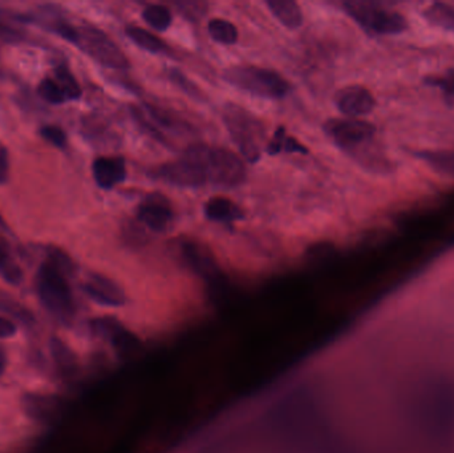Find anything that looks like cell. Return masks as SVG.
<instances>
[{"label":"cell","mask_w":454,"mask_h":453,"mask_svg":"<svg viewBox=\"0 0 454 453\" xmlns=\"http://www.w3.org/2000/svg\"><path fill=\"white\" fill-rule=\"evenodd\" d=\"M424 16L429 23L439 28L454 32V7L445 3H434L424 11Z\"/></svg>","instance_id":"ffe728a7"},{"label":"cell","mask_w":454,"mask_h":453,"mask_svg":"<svg viewBox=\"0 0 454 453\" xmlns=\"http://www.w3.org/2000/svg\"><path fill=\"white\" fill-rule=\"evenodd\" d=\"M24 414L40 425H52L61 414V401L50 394L28 393L21 398Z\"/></svg>","instance_id":"7c38bea8"},{"label":"cell","mask_w":454,"mask_h":453,"mask_svg":"<svg viewBox=\"0 0 454 453\" xmlns=\"http://www.w3.org/2000/svg\"><path fill=\"white\" fill-rule=\"evenodd\" d=\"M10 173V156L7 149L0 143V184L5 183Z\"/></svg>","instance_id":"1f68e13d"},{"label":"cell","mask_w":454,"mask_h":453,"mask_svg":"<svg viewBox=\"0 0 454 453\" xmlns=\"http://www.w3.org/2000/svg\"><path fill=\"white\" fill-rule=\"evenodd\" d=\"M0 274L5 281L19 285L23 281V271L11 254L10 244L0 236Z\"/></svg>","instance_id":"d6986e66"},{"label":"cell","mask_w":454,"mask_h":453,"mask_svg":"<svg viewBox=\"0 0 454 453\" xmlns=\"http://www.w3.org/2000/svg\"><path fill=\"white\" fill-rule=\"evenodd\" d=\"M223 79L227 84L263 98H283L290 93L291 84L274 69L263 66H232L225 69Z\"/></svg>","instance_id":"277c9868"},{"label":"cell","mask_w":454,"mask_h":453,"mask_svg":"<svg viewBox=\"0 0 454 453\" xmlns=\"http://www.w3.org/2000/svg\"><path fill=\"white\" fill-rule=\"evenodd\" d=\"M270 12L288 29H296L303 24V13L294 0H269L266 2Z\"/></svg>","instance_id":"2e32d148"},{"label":"cell","mask_w":454,"mask_h":453,"mask_svg":"<svg viewBox=\"0 0 454 453\" xmlns=\"http://www.w3.org/2000/svg\"><path fill=\"white\" fill-rule=\"evenodd\" d=\"M55 79L63 88L67 100H77L82 96V88H80L79 82L74 79L72 72L69 71L68 66H64V64L59 66L55 69Z\"/></svg>","instance_id":"d4e9b609"},{"label":"cell","mask_w":454,"mask_h":453,"mask_svg":"<svg viewBox=\"0 0 454 453\" xmlns=\"http://www.w3.org/2000/svg\"><path fill=\"white\" fill-rule=\"evenodd\" d=\"M169 249L181 265L199 276H215L220 271L212 250L199 239L178 237L170 241Z\"/></svg>","instance_id":"9c48e42d"},{"label":"cell","mask_w":454,"mask_h":453,"mask_svg":"<svg viewBox=\"0 0 454 453\" xmlns=\"http://www.w3.org/2000/svg\"><path fill=\"white\" fill-rule=\"evenodd\" d=\"M125 34L132 42H135L136 45L148 51V52L167 53L169 51L164 40L160 39L157 35L141 28V27L129 24V26L125 27Z\"/></svg>","instance_id":"e0dca14e"},{"label":"cell","mask_w":454,"mask_h":453,"mask_svg":"<svg viewBox=\"0 0 454 453\" xmlns=\"http://www.w3.org/2000/svg\"><path fill=\"white\" fill-rule=\"evenodd\" d=\"M266 152L275 156L279 153H309V149L293 136H288L285 128L279 127L267 144Z\"/></svg>","instance_id":"ac0fdd59"},{"label":"cell","mask_w":454,"mask_h":453,"mask_svg":"<svg viewBox=\"0 0 454 453\" xmlns=\"http://www.w3.org/2000/svg\"><path fill=\"white\" fill-rule=\"evenodd\" d=\"M223 120L232 143L240 154L251 164L259 161L262 144L266 137L263 122L255 114L234 103H227L223 109Z\"/></svg>","instance_id":"3957f363"},{"label":"cell","mask_w":454,"mask_h":453,"mask_svg":"<svg viewBox=\"0 0 454 453\" xmlns=\"http://www.w3.org/2000/svg\"><path fill=\"white\" fill-rule=\"evenodd\" d=\"M205 215L215 223H235L245 218V212L232 199L223 196L212 197L205 204Z\"/></svg>","instance_id":"9a60e30c"},{"label":"cell","mask_w":454,"mask_h":453,"mask_svg":"<svg viewBox=\"0 0 454 453\" xmlns=\"http://www.w3.org/2000/svg\"><path fill=\"white\" fill-rule=\"evenodd\" d=\"M40 135L48 141L53 144L58 148H66L67 146V135L61 128L55 127V125H47L40 129Z\"/></svg>","instance_id":"f1b7e54d"},{"label":"cell","mask_w":454,"mask_h":453,"mask_svg":"<svg viewBox=\"0 0 454 453\" xmlns=\"http://www.w3.org/2000/svg\"><path fill=\"white\" fill-rule=\"evenodd\" d=\"M74 271V263L60 250L51 249L50 257L36 274V293L40 302L51 314L66 321L74 313V295L67 274Z\"/></svg>","instance_id":"7a4b0ae2"},{"label":"cell","mask_w":454,"mask_h":453,"mask_svg":"<svg viewBox=\"0 0 454 453\" xmlns=\"http://www.w3.org/2000/svg\"><path fill=\"white\" fill-rule=\"evenodd\" d=\"M37 90H39V95L42 96L45 101H48V103L63 104L68 101L67 100L63 88L56 82L55 77H44V79L40 82Z\"/></svg>","instance_id":"4316f807"},{"label":"cell","mask_w":454,"mask_h":453,"mask_svg":"<svg viewBox=\"0 0 454 453\" xmlns=\"http://www.w3.org/2000/svg\"><path fill=\"white\" fill-rule=\"evenodd\" d=\"M16 332H18V329H16V324H13L11 319L0 316V340H5V338L13 337V335L16 334Z\"/></svg>","instance_id":"d6a6232c"},{"label":"cell","mask_w":454,"mask_h":453,"mask_svg":"<svg viewBox=\"0 0 454 453\" xmlns=\"http://www.w3.org/2000/svg\"><path fill=\"white\" fill-rule=\"evenodd\" d=\"M0 311L12 316L13 318L24 322V324H31L34 321L31 311L3 290H0Z\"/></svg>","instance_id":"cb8c5ba5"},{"label":"cell","mask_w":454,"mask_h":453,"mask_svg":"<svg viewBox=\"0 0 454 453\" xmlns=\"http://www.w3.org/2000/svg\"><path fill=\"white\" fill-rule=\"evenodd\" d=\"M84 290L92 300L104 305H120L125 300L121 287L100 274H90L84 284Z\"/></svg>","instance_id":"5bb4252c"},{"label":"cell","mask_w":454,"mask_h":453,"mask_svg":"<svg viewBox=\"0 0 454 453\" xmlns=\"http://www.w3.org/2000/svg\"><path fill=\"white\" fill-rule=\"evenodd\" d=\"M420 156L439 172L454 176V151L423 152Z\"/></svg>","instance_id":"484cf974"},{"label":"cell","mask_w":454,"mask_h":453,"mask_svg":"<svg viewBox=\"0 0 454 453\" xmlns=\"http://www.w3.org/2000/svg\"><path fill=\"white\" fill-rule=\"evenodd\" d=\"M347 15L371 35H397L407 29V19L391 8L372 2L343 3Z\"/></svg>","instance_id":"8992f818"},{"label":"cell","mask_w":454,"mask_h":453,"mask_svg":"<svg viewBox=\"0 0 454 453\" xmlns=\"http://www.w3.org/2000/svg\"><path fill=\"white\" fill-rule=\"evenodd\" d=\"M144 20L157 31H167L172 26L173 16L169 8L162 4H151L143 11Z\"/></svg>","instance_id":"7402d4cb"},{"label":"cell","mask_w":454,"mask_h":453,"mask_svg":"<svg viewBox=\"0 0 454 453\" xmlns=\"http://www.w3.org/2000/svg\"><path fill=\"white\" fill-rule=\"evenodd\" d=\"M92 172L96 184L100 188L108 191L119 184L124 183L127 178V165L122 157H98L93 161Z\"/></svg>","instance_id":"4fadbf2b"},{"label":"cell","mask_w":454,"mask_h":453,"mask_svg":"<svg viewBox=\"0 0 454 453\" xmlns=\"http://www.w3.org/2000/svg\"><path fill=\"white\" fill-rule=\"evenodd\" d=\"M151 176L178 188H201L209 183L201 162L186 151L180 159L153 168Z\"/></svg>","instance_id":"ba28073f"},{"label":"cell","mask_w":454,"mask_h":453,"mask_svg":"<svg viewBox=\"0 0 454 453\" xmlns=\"http://www.w3.org/2000/svg\"><path fill=\"white\" fill-rule=\"evenodd\" d=\"M427 82L432 87H436L437 90H442V95L448 100L454 103V68L448 69L442 74H434V76L428 77Z\"/></svg>","instance_id":"83f0119b"},{"label":"cell","mask_w":454,"mask_h":453,"mask_svg":"<svg viewBox=\"0 0 454 453\" xmlns=\"http://www.w3.org/2000/svg\"><path fill=\"white\" fill-rule=\"evenodd\" d=\"M138 223L154 233L169 230L175 220V210L167 197L160 193L149 194L136 210Z\"/></svg>","instance_id":"30bf717a"},{"label":"cell","mask_w":454,"mask_h":453,"mask_svg":"<svg viewBox=\"0 0 454 453\" xmlns=\"http://www.w3.org/2000/svg\"><path fill=\"white\" fill-rule=\"evenodd\" d=\"M170 77H172L173 82H176V84H184L183 90H185L186 93H191V95L196 93V96L199 95V93H197L196 85L189 82L188 79H186L180 71H177V69H172V71H170Z\"/></svg>","instance_id":"4dcf8cb0"},{"label":"cell","mask_w":454,"mask_h":453,"mask_svg":"<svg viewBox=\"0 0 454 453\" xmlns=\"http://www.w3.org/2000/svg\"><path fill=\"white\" fill-rule=\"evenodd\" d=\"M325 135L338 148L359 160L370 169H388V161L376 149V128L371 122L354 117L330 119L323 125Z\"/></svg>","instance_id":"6da1fadb"},{"label":"cell","mask_w":454,"mask_h":453,"mask_svg":"<svg viewBox=\"0 0 454 453\" xmlns=\"http://www.w3.org/2000/svg\"><path fill=\"white\" fill-rule=\"evenodd\" d=\"M333 100L341 113L354 119L371 113L376 105L372 93L362 85H348L341 88L336 92Z\"/></svg>","instance_id":"8fae6325"},{"label":"cell","mask_w":454,"mask_h":453,"mask_svg":"<svg viewBox=\"0 0 454 453\" xmlns=\"http://www.w3.org/2000/svg\"><path fill=\"white\" fill-rule=\"evenodd\" d=\"M207 32L210 37L221 44L231 45L235 44L238 40V29L231 21L225 19H212L207 23Z\"/></svg>","instance_id":"44dd1931"},{"label":"cell","mask_w":454,"mask_h":453,"mask_svg":"<svg viewBox=\"0 0 454 453\" xmlns=\"http://www.w3.org/2000/svg\"><path fill=\"white\" fill-rule=\"evenodd\" d=\"M51 355H52L53 363L63 372L71 371L74 366V356L68 346L59 340L58 337L51 338L50 342Z\"/></svg>","instance_id":"603a6c76"},{"label":"cell","mask_w":454,"mask_h":453,"mask_svg":"<svg viewBox=\"0 0 454 453\" xmlns=\"http://www.w3.org/2000/svg\"><path fill=\"white\" fill-rule=\"evenodd\" d=\"M186 152L201 162L207 180L215 185L235 188L246 180L245 162L234 152L204 144L189 146Z\"/></svg>","instance_id":"5b68a950"},{"label":"cell","mask_w":454,"mask_h":453,"mask_svg":"<svg viewBox=\"0 0 454 453\" xmlns=\"http://www.w3.org/2000/svg\"><path fill=\"white\" fill-rule=\"evenodd\" d=\"M181 13L186 16V18L199 19L204 15L207 11V5L201 2H183L178 3Z\"/></svg>","instance_id":"f546056e"},{"label":"cell","mask_w":454,"mask_h":453,"mask_svg":"<svg viewBox=\"0 0 454 453\" xmlns=\"http://www.w3.org/2000/svg\"><path fill=\"white\" fill-rule=\"evenodd\" d=\"M5 366H7V354H5L4 348L0 346V378L4 372Z\"/></svg>","instance_id":"836d02e7"},{"label":"cell","mask_w":454,"mask_h":453,"mask_svg":"<svg viewBox=\"0 0 454 453\" xmlns=\"http://www.w3.org/2000/svg\"><path fill=\"white\" fill-rule=\"evenodd\" d=\"M76 45L101 66L119 71L129 68V60L121 48L103 29L92 24L77 27Z\"/></svg>","instance_id":"52a82bcc"}]
</instances>
